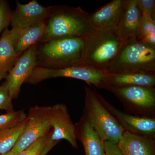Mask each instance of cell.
Masks as SVG:
<instances>
[{
	"label": "cell",
	"mask_w": 155,
	"mask_h": 155,
	"mask_svg": "<svg viewBox=\"0 0 155 155\" xmlns=\"http://www.w3.org/2000/svg\"><path fill=\"white\" fill-rule=\"evenodd\" d=\"M155 85V73H107L103 80L101 88L109 90L111 88L134 86L154 87Z\"/></svg>",
	"instance_id": "15"
},
{
	"label": "cell",
	"mask_w": 155,
	"mask_h": 155,
	"mask_svg": "<svg viewBox=\"0 0 155 155\" xmlns=\"http://www.w3.org/2000/svg\"><path fill=\"white\" fill-rule=\"evenodd\" d=\"M0 110H4L6 113L14 111L12 99L6 81L0 85Z\"/></svg>",
	"instance_id": "24"
},
{
	"label": "cell",
	"mask_w": 155,
	"mask_h": 155,
	"mask_svg": "<svg viewBox=\"0 0 155 155\" xmlns=\"http://www.w3.org/2000/svg\"><path fill=\"white\" fill-rule=\"evenodd\" d=\"M137 2L142 13H146L154 19L155 0H137Z\"/></svg>",
	"instance_id": "26"
},
{
	"label": "cell",
	"mask_w": 155,
	"mask_h": 155,
	"mask_svg": "<svg viewBox=\"0 0 155 155\" xmlns=\"http://www.w3.org/2000/svg\"><path fill=\"white\" fill-rule=\"evenodd\" d=\"M140 39L155 47V21L150 15L142 13L140 26Z\"/></svg>",
	"instance_id": "21"
},
{
	"label": "cell",
	"mask_w": 155,
	"mask_h": 155,
	"mask_svg": "<svg viewBox=\"0 0 155 155\" xmlns=\"http://www.w3.org/2000/svg\"><path fill=\"white\" fill-rule=\"evenodd\" d=\"M50 120L53 128L50 140L59 143L67 140L73 147L78 148L75 124L72 122L66 105L58 104L50 107Z\"/></svg>",
	"instance_id": "10"
},
{
	"label": "cell",
	"mask_w": 155,
	"mask_h": 155,
	"mask_svg": "<svg viewBox=\"0 0 155 155\" xmlns=\"http://www.w3.org/2000/svg\"><path fill=\"white\" fill-rule=\"evenodd\" d=\"M0 155H17L12 150L8 152L5 153L0 154Z\"/></svg>",
	"instance_id": "30"
},
{
	"label": "cell",
	"mask_w": 155,
	"mask_h": 155,
	"mask_svg": "<svg viewBox=\"0 0 155 155\" xmlns=\"http://www.w3.org/2000/svg\"><path fill=\"white\" fill-rule=\"evenodd\" d=\"M125 0H113L90 13V22L94 30L117 26L122 14Z\"/></svg>",
	"instance_id": "16"
},
{
	"label": "cell",
	"mask_w": 155,
	"mask_h": 155,
	"mask_svg": "<svg viewBox=\"0 0 155 155\" xmlns=\"http://www.w3.org/2000/svg\"><path fill=\"white\" fill-rule=\"evenodd\" d=\"M76 139L82 143L85 155H104V141L83 115L75 124Z\"/></svg>",
	"instance_id": "14"
},
{
	"label": "cell",
	"mask_w": 155,
	"mask_h": 155,
	"mask_svg": "<svg viewBox=\"0 0 155 155\" xmlns=\"http://www.w3.org/2000/svg\"><path fill=\"white\" fill-rule=\"evenodd\" d=\"M104 155H107V154H105Z\"/></svg>",
	"instance_id": "31"
},
{
	"label": "cell",
	"mask_w": 155,
	"mask_h": 155,
	"mask_svg": "<svg viewBox=\"0 0 155 155\" xmlns=\"http://www.w3.org/2000/svg\"><path fill=\"white\" fill-rule=\"evenodd\" d=\"M52 130L26 147L17 155H40L48 143Z\"/></svg>",
	"instance_id": "23"
},
{
	"label": "cell",
	"mask_w": 155,
	"mask_h": 155,
	"mask_svg": "<svg viewBox=\"0 0 155 155\" xmlns=\"http://www.w3.org/2000/svg\"><path fill=\"white\" fill-rule=\"evenodd\" d=\"M105 152L107 155H124L117 144L110 141H104Z\"/></svg>",
	"instance_id": "27"
},
{
	"label": "cell",
	"mask_w": 155,
	"mask_h": 155,
	"mask_svg": "<svg viewBox=\"0 0 155 155\" xmlns=\"http://www.w3.org/2000/svg\"><path fill=\"white\" fill-rule=\"evenodd\" d=\"M14 46L11 31L6 28L0 37V73H8L20 57L15 52Z\"/></svg>",
	"instance_id": "19"
},
{
	"label": "cell",
	"mask_w": 155,
	"mask_h": 155,
	"mask_svg": "<svg viewBox=\"0 0 155 155\" xmlns=\"http://www.w3.org/2000/svg\"><path fill=\"white\" fill-rule=\"evenodd\" d=\"M46 24L45 21H43L21 31L14 46L17 54L21 56L40 41L44 33Z\"/></svg>",
	"instance_id": "18"
},
{
	"label": "cell",
	"mask_w": 155,
	"mask_h": 155,
	"mask_svg": "<svg viewBox=\"0 0 155 155\" xmlns=\"http://www.w3.org/2000/svg\"><path fill=\"white\" fill-rule=\"evenodd\" d=\"M89 17L90 13L80 7L51 6L48 20L40 41L44 43L67 36L85 38L94 30L91 24Z\"/></svg>",
	"instance_id": "1"
},
{
	"label": "cell",
	"mask_w": 155,
	"mask_h": 155,
	"mask_svg": "<svg viewBox=\"0 0 155 155\" xmlns=\"http://www.w3.org/2000/svg\"><path fill=\"white\" fill-rule=\"evenodd\" d=\"M106 73H155V47L133 38L123 41Z\"/></svg>",
	"instance_id": "4"
},
{
	"label": "cell",
	"mask_w": 155,
	"mask_h": 155,
	"mask_svg": "<svg viewBox=\"0 0 155 155\" xmlns=\"http://www.w3.org/2000/svg\"><path fill=\"white\" fill-rule=\"evenodd\" d=\"M84 90L83 115L103 141L117 144L125 129L103 104L100 97L101 94L87 86L84 87Z\"/></svg>",
	"instance_id": "5"
},
{
	"label": "cell",
	"mask_w": 155,
	"mask_h": 155,
	"mask_svg": "<svg viewBox=\"0 0 155 155\" xmlns=\"http://www.w3.org/2000/svg\"><path fill=\"white\" fill-rule=\"evenodd\" d=\"M37 53V48L34 45L19 57L8 72L5 81L12 100L18 97L22 84L25 83L36 67Z\"/></svg>",
	"instance_id": "9"
},
{
	"label": "cell",
	"mask_w": 155,
	"mask_h": 155,
	"mask_svg": "<svg viewBox=\"0 0 155 155\" xmlns=\"http://www.w3.org/2000/svg\"><path fill=\"white\" fill-rule=\"evenodd\" d=\"M123 43L116 26L94 30L84 40L80 66L105 72Z\"/></svg>",
	"instance_id": "2"
},
{
	"label": "cell",
	"mask_w": 155,
	"mask_h": 155,
	"mask_svg": "<svg viewBox=\"0 0 155 155\" xmlns=\"http://www.w3.org/2000/svg\"><path fill=\"white\" fill-rule=\"evenodd\" d=\"M85 38L63 37L44 43L37 49L36 67L58 69L80 66Z\"/></svg>",
	"instance_id": "3"
},
{
	"label": "cell",
	"mask_w": 155,
	"mask_h": 155,
	"mask_svg": "<svg viewBox=\"0 0 155 155\" xmlns=\"http://www.w3.org/2000/svg\"><path fill=\"white\" fill-rule=\"evenodd\" d=\"M142 15L137 0H125L124 7L116 26L123 41L140 38V26Z\"/></svg>",
	"instance_id": "13"
},
{
	"label": "cell",
	"mask_w": 155,
	"mask_h": 155,
	"mask_svg": "<svg viewBox=\"0 0 155 155\" xmlns=\"http://www.w3.org/2000/svg\"><path fill=\"white\" fill-rule=\"evenodd\" d=\"M49 106H34L29 109L27 121L12 150L18 154L51 131Z\"/></svg>",
	"instance_id": "7"
},
{
	"label": "cell",
	"mask_w": 155,
	"mask_h": 155,
	"mask_svg": "<svg viewBox=\"0 0 155 155\" xmlns=\"http://www.w3.org/2000/svg\"><path fill=\"white\" fill-rule=\"evenodd\" d=\"M124 104L142 113L153 111L155 107L154 87L134 86L110 89Z\"/></svg>",
	"instance_id": "8"
},
{
	"label": "cell",
	"mask_w": 155,
	"mask_h": 155,
	"mask_svg": "<svg viewBox=\"0 0 155 155\" xmlns=\"http://www.w3.org/2000/svg\"><path fill=\"white\" fill-rule=\"evenodd\" d=\"M103 104L116 118L125 131L137 135L153 138L155 134V119L151 117L134 116L119 110L100 96Z\"/></svg>",
	"instance_id": "11"
},
{
	"label": "cell",
	"mask_w": 155,
	"mask_h": 155,
	"mask_svg": "<svg viewBox=\"0 0 155 155\" xmlns=\"http://www.w3.org/2000/svg\"><path fill=\"white\" fill-rule=\"evenodd\" d=\"M12 14L8 2L0 0V35L11 25Z\"/></svg>",
	"instance_id": "25"
},
{
	"label": "cell",
	"mask_w": 155,
	"mask_h": 155,
	"mask_svg": "<svg viewBox=\"0 0 155 155\" xmlns=\"http://www.w3.org/2000/svg\"><path fill=\"white\" fill-rule=\"evenodd\" d=\"M117 145L124 155H155L153 138L125 131Z\"/></svg>",
	"instance_id": "17"
},
{
	"label": "cell",
	"mask_w": 155,
	"mask_h": 155,
	"mask_svg": "<svg viewBox=\"0 0 155 155\" xmlns=\"http://www.w3.org/2000/svg\"><path fill=\"white\" fill-rule=\"evenodd\" d=\"M16 8L12 12L11 25L12 28L24 29L45 21L49 17L51 6L45 7L34 0L25 5L16 1Z\"/></svg>",
	"instance_id": "12"
},
{
	"label": "cell",
	"mask_w": 155,
	"mask_h": 155,
	"mask_svg": "<svg viewBox=\"0 0 155 155\" xmlns=\"http://www.w3.org/2000/svg\"><path fill=\"white\" fill-rule=\"evenodd\" d=\"M107 74L104 71L83 66L58 69L35 67L25 83L36 84L46 79L66 77L82 80L89 84L101 88L103 80Z\"/></svg>",
	"instance_id": "6"
},
{
	"label": "cell",
	"mask_w": 155,
	"mask_h": 155,
	"mask_svg": "<svg viewBox=\"0 0 155 155\" xmlns=\"http://www.w3.org/2000/svg\"><path fill=\"white\" fill-rule=\"evenodd\" d=\"M7 75H8V73H6V72H1V73H0V81L2 80L3 78H6V77H7Z\"/></svg>",
	"instance_id": "29"
},
{
	"label": "cell",
	"mask_w": 155,
	"mask_h": 155,
	"mask_svg": "<svg viewBox=\"0 0 155 155\" xmlns=\"http://www.w3.org/2000/svg\"><path fill=\"white\" fill-rule=\"evenodd\" d=\"M24 110L13 111L0 115V130L14 127L26 117Z\"/></svg>",
	"instance_id": "22"
},
{
	"label": "cell",
	"mask_w": 155,
	"mask_h": 155,
	"mask_svg": "<svg viewBox=\"0 0 155 155\" xmlns=\"http://www.w3.org/2000/svg\"><path fill=\"white\" fill-rule=\"evenodd\" d=\"M27 116L14 127L0 130V154L8 152L15 146L27 123Z\"/></svg>",
	"instance_id": "20"
},
{
	"label": "cell",
	"mask_w": 155,
	"mask_h": 155,
	"mask_svg": "<svg viewBox=\"0 0 155 155\" xmlns=\"http://www.w3.org/2000/svg\"><path fill=\"white\" fill-rule=\"evenodd\" d=\"M58 143L56 142H52L50 140L48 143L47 145L45 147L44 150H43L41 154L40 155H46L56 145L58 144Z\"/></svg>",
	"instance_id": "28"
}]
</instances>
